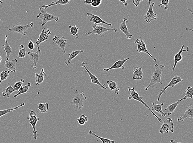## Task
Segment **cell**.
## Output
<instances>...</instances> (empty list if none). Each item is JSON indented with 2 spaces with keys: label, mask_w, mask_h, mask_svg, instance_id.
I'll return each instance as SVG.
<instances>
[{
  "label": "cell",
  "mask_w": 193,
  "mask_h": 143,
  "mask_svg": "<svg viewBox=\"0 0 193 143\" xmlns=\"http://www.w3.org/2000/svg\"><path fill=\"white\" fill-rule=\"evenodd\" d=\"M165 68L164 64L158 65L156 64L154 66L155 71L152 75L150 84L145 88V91H147L150 87H153L157 83H160L162 84L161 77L162 76V73L163 71V69Z\"/></svg>",
  "instance_id": "6da1fadb"
},
{
  "label": "cell",
  "mask_w": 193,
  "mask_h": 143,
  "mask_svg": "<svg viewBox=\"0 0 193 143\" xmlns=\"http://www.w3.org/2000/svg\"><path fill=\"white\" fill-rule=\"evenodd\" d=\"M128 90H129V91L130 92V95H129V98H128L129 99V100H135L137 101L140 102L142 103V104H143L147 108H148V109L150 111L151 113L153 114V116H155L160 123L162 122V119L160 118L159 117H158V116H157V115H156L153 112V111L151 110V109H150V107L147 105L146 103H145V102L142 100V99H143V97H142V96H139L138 93H137V91L135 90L134 87H132V88H131L130 87H128Z\"/></svg>",
  "instance_id": "7a4b0ae2"
},
{
  "label": "cell",
  "mask_w": 193,
  "mask_h": 143,
  "mask_svg": "<svg viewBox=\"0 0 193 143\" xmlns=\"http://www.w3.org/2000/svg\"><path fill=\"white\" fill-rule=\"evenodd\" d=\"M39 10L41 13H39L37 15V18L42 20V22L39 24L44 26L47 22L50 21H54L55 22H57L59 19V17L55 16L52 14L47 12L43 8H40Z\"/></svg>",
  "instance_id": "3957f363"
},
{
  "label": "cell",
  "mask_w": 193,
  "mask_h": 143,
  "mask_svg": "<svg viewBox=\"0 0 193 143\" xmlns=\"http://www.w3.org/2000/svg\"><path fill=\"white\" fill-rule=\"evenodd\" d=\"M87 99V98L85 96L83 92L80 93L78 90H76L75 91L74 97L72 99L71 104L76 106L77 109L78 111L79 110L83 108L84 107L83 102Z\"/></svg>",
  "instance_id": "277c9868"
},
{
  "label": "cell",
  "mask_w": 193,
  "mask_h": 143,
  "mask_svg": "<svg viewBox=\"0 0 193 143\" xmlns=\"http://www.w3.org/2000/svg\"><path fill=\"white\" fill-rule=\"evenodd\" d=\"M34 26V25L33 22L28 24L26 25H22L18 24L14 25L12 27L10 28L9 30L10 31L18 33L24 36H26L27 35V32H26L27 30L28 29L33 28Z\"/></svg>",
  "instance_id": "5b68a950"
},
{
  "label": "cell",
  "mask_w": 193,
  "mask_h": 143,
  "mask_svg": "<svg viewBox=\"0 0 193 143\" xmlns=\"http://www.w3.org/2000/svg\"><path fill=\"white\" fill-rule=\"evenodd\" d=\"M92 29H93V30L92 31L86 32L85 33V35L90 36L92 35V34H97V35H100L102 36L103 33L105 32L113 31L115 33L117 31V29L111 27H104L102 25H95V26L92 27Z\"/></svg>",
  "instance_id": "8992f818"
},
{
  "label": "cell",
  "mask_w": 193,
  "mask_h": 143,
  "mask_svg": "<svg viewBox=\"0 0 193 143\" xmlns=\"http://www.w3.org/2000/svg\"><path fill=\"white\" fill-rule=\"evenodd\" d=\"M169 132L171 133L174 132V123L170 118H168L164 121L163 124L161 125L159 129V133L161 134L164 133H168Z\"/></svg>",
  "instance_id": "52a82bcc"
},
{
  "label": "cell",
  "mask_w": 193,
  "mask_h": 143,
  "mask_svg": "<svg viewBox=\"0 0 193 143\" xmlns=\"http://www.w3.org/2000/svg\"><path fill=\"white\" fill-rule=\"evenodd\" d=\"M149 6L148 10L145 15H144V19L147 23H150L152 21L157 19V14L153 11V7L155 3L151 1H148Z\"/></svg>",
  "instance_id": "ba28073f"
},
{
  "label": "cell",
  "mask_w": 193,
  "mask_h": 143,
  "mask_svg": "<svg viewBox=\"0 0 193 143\" xmlns=\"http://www.w3.org/2000/svg\"><path fill=\"white\" fill-rule=\"evenodd\" d=\"M27 119L29 120L30 124L31 126L32 127L33 129V136L34 139L36 140L38 137L37 131L35 129V126L37 123L39 121L40 118L37 116L36 114L34 111H31L29 116L27 117Z\"/></svg>",
  "instance_id": "9c48e42d"
},
{
  "label": "cell",
  "mask_w": 193,
  "mask_h": 143,
  "mask_svg": "<svg viewBox=\"0 0 193 143\" xmlns=\"http://www.w3.org/2000/svg\"><path fill=\"white\" fill-rule=\"evenodd\" d=\"M134 43L137 45V51L139 53H145L149 55V56H150L154 61H157L156 58H154V57L148 51L145 41L142 39H137L135 41Z\"/></svg>",
  "instance_id": "30bf717a"
},
{
  "label": "cell",
  "mask_w": 193,
  "mask_h": 143,
  "mask_svg": "<svg viewBox=\"0 0 193 143\" xmlns=\"http://www.w3.org/2000/svg\"><path fill=\"white\" fill-rule=\"evenodd\" d=\"M183 81V79H181V77L178 76V75H176V76L174 77L171 79V81L169 83L168 85H167L166 87H164L162 90H160V91L158 95V98H157V102H159L161 96H162L163 94L165 93L166 90L167 89L168 87H174L176 85Z\"/></svg>",
  "instance_id": "8fae6325"
},
{
  "label": "cell",
  "mask_w": 193,
  "mask_h": 143,
  "mask_svg": "<svg viewBox=\"0 0 193 143\" xmlns=\"http://www.w3.org/2000/svg\"><path fill=\"white\" fill-rule=\"evenodd\" d=\"M87 64H88V63H85V62H83L81 63V66L82 67H84V68L85 69L86 71H87V74L89 75L90 78L91 79V81H92L91 83H93V84H97V85L100 86L103 89L106 90L107 88H108V87H105V84H104V85H102L100 83L99 81L98 78L96 77L95 75H93V74L87 69L86 66Z\"/></svg>",
  "instance_id": "7c38bea8"
},
{
  "label": "cell",
  "mask_w": 193,
  "mask_h": 143,
  "mask_svg": "<svg viewBox=\"0 0 193 143\" xmlns=\"http://www.w3.org/2000/svg\"><path fill=\"white\" fill-rule=\"evenodd\" d=\"M52 40L53 44L56 43L58 47L63 50V54L65 55L66 54L65 48L67 42V40L65 37L63 36L62 37H59L56 36H55L54 37L52 38Z\"/></svg>",
  "instance_id": "4fadbf2b"
},
{
  "label": "cell",
  "mask_w": 193,
  "mask_h": 143,
  "mask_svg": "<svg viewBox=\"0 0 193 143\" xmlns=\"http://www.w3.org/2000/svg\"><path fill=\"white\" fill-rule=\"evenodd\" d=\"M37 51L35 52H31L29 51L27 52L30 60L34 63V66H33V69H35L37 68V64L39 61L40 58V50L39 46H37Z\"/></svg>",
  "instance_id": "5bb4252c"
},
{
  "label": "cell",
  "mask_w": 193,
  "mask_h": 143,
  "mask_svg": "<svg viewBox=\"0 0 193 143\" xmlns=\"http://www.w3.org/2000/svg\"><path fill=\"white\" fill-rule=\"evenodd\" d=\"M51 34L49 29L44 28L42 29L41 32L40 34L39 38L37 41L35 42V44L37 46H39L41 43L47 41L49 37V36Z\"/></svg>",
  "instance_id": "9a60e30c"
},
{
  "label": "cell",
  "mask_w": 193,
  "mask_h": 143,
  "mask_svg": "<svg viewBox=\"0 0 193 143\" xmlns=\"http://www.w3.org/2000/svg\"><path fill=\"white\" fill-rule=\"evenodd\" d=\"M189 118L193 119V105L190 104L187 107L184 114L182 116L178 117L177 120L178 122H182L185 119Z\"/></svg>",
  "instance_id": "2e32d148"
},
{
  "label": "cell",
  "mask_w": 193,
  "mask_h": 143,
  "mask_svg": "<svg viewBox=\"0 0 193 143\" xmlns=\"http://www.w3.org/2000/svg\"><path fill=\"white\" fill-rule=\"evenodd\" d=\"M128 22V20L126 18H124L123 19L122 22L120 24L119 29L121 32L125 34L127 39H130L133 37V35L129 32L128 30L127 26H126V23Z\"/></svg>",
  "instance_id": "e0dca14e"
},
{
  "label": "cell",
  "mask_w": 193,
  "mask_h": 143,
  "mask_svg": "<svg viewBox=\"0 0 193 143\" xmlns=\"http://www.w3.org/2000/svg\"><path fill=\"white\" fill-rule=\"evenodd\" d=\"M87 16L92 17V18L89 19V21L91 22H93L96 25L99 24L103 23L110 26H112L111 24L107 23L105 21H104V20L102 19L100 17L98 16L95 15L94 14H92V13L87 12Z\"/></svg>",
  "instance_id": "ac0fdd59"
},
{
  "label": "cell",
  "mask_w": 193,
  "mask_h": 143,
  "mask_svg": "<svg viewBox=\"0 0 193 143\" xmlns=\"http://www.w3.org/2000/svg\"><path fill=\"white\" fill-rule=\"evenodd\" d=\"M185 47V45H183L181 46V48L179 52L178 53L174 55V67H173V71L174 72V69L176 67L177 63L178 62L181 61L182 59H183V57L182 56V53L183 52H188L189 50V46H188L187 48L185 50H184V48Z\"/></svg>",
  "instance_id": "d6986e66"
},
{
  "label": "cell",
  "mask_w": 193,
  "mask_h": 143,
  "mask_svg": "<svg viewBox=\"0 0 193 143\" xmlns=\"http://www.w3.org/2000/svg\"><path fill=\"white\" fill-rule=\"evenodd\" d=\"M129 59V58H125L124 59H120L117 62H116L111 67L109 68H105L104 69V71L108 72L111 69H114L121 68L123 69H125V67H124V64H125L126 62L128 61Z\"/></svg>",
  "instance_id": "ffe728a7"
},
{
  "label": "cell",
  "mask_w": 193,
  "mask_h": 143,
  "mask_svg": "<svg viewBox=\"0 0 193 143\" xmlns=\"http://www.w3.org/2000/svg\"><path fill=\"white\" fill-rule=\"evenodd\" d=\"M17 62H18V60L16 59H14L12 61L6 60L4 67L8 69L10 72H15L16 71L15 64Z\"/></svg>",
  "instance_id": "44dd1931"
},
{
  "label": "cell",
  "mask_w": 193,
  "mask_h": 143,
  "mask_svg": "<svg viewBox=\"0 0 193 143\" xmlns=\"http://www.w3.org/2000/svg\"><path fill=\"white\" fill-rule=\"evenodd\" d=\"M143 75L142 68L137 66L134 67L133 75V80H141L143 79Z\"/></svg>",
  "instance_id": "7402d4cb"
},
{
  "label": "cell",
  "mask_w": 193,
  "mask_h": 143,
  "mask_svg": "<svg viewBox=\"0 0 193 143\" xmlns=\"http://www.w3.org/2000/svg\"><path fill=\"white\" fill-rule=\"evenodd\" d=\"M164 105V103H162L160 104H157L156 102H153L152 104V107L150 108L152 111H155L156 112L159 113L161 116L163 117H164L165 116H167L166 114L163 112L162 110V106Z\"/></svg>",
  "instance_id": "603a6c76"
},
{
  "label": "cell",
  "mask_w": 193,
  "mask_h": 143,
  "mask_svg": "<svg viewBox=\"0 0 193 143\" xmlns=\"http://www.w3.org/2000/svg\"><path fill=\"white\" fill-rule=\"evenodd\" d=\"M8 36H5V45H2V48L4 49V51L6 53V60H8L11 54L12 53V48L8 42Z\"/></svg>",
  "instance_id": "cb8c5ba5"
},
{
  "label": "cell",
  "mask_w": 193,
  "mask_h": 143,
  "mask_svg": "<svg viewBox=\"0 0 193 143\" xmlns=\"http://www.w3.org/2000/svg\"><path fill=\"white\" fill-rule=\"evenodd\" d=\"M83 52H84V50H76V51L72 52L69 54L68 58L64 61V63L67 66H68L71 63L72 59L76 58L79 54Z\"/></svg>",
  "instance_id": "d4e9b609"
},
{
  "label": "cell",
  "mask_w": 193,
  "mask_h": 143,
  "mask_svg": "<svg viewBox=\"0 0 193 143\" xmlns=\"http://www.w3.org/2000/svg\"><path fill=\"white\" fill-rule=\"evenodd\" d=\"M181 102L182 101H181L180 100H178L176 102L173 103V104H170V105L167 108H165L164 110L165 112H166L165 113L166 114V115L168 116H170L174 112L177 106L180 104Z\"/></svg>",
  "instance_id": "484cf974"
},
{
  "label": "cell",
  "mask_w": 193,
  "mask_h": 143,
  "mask_svg": "<svg viewBox=\"0 0 193 143\" xmlns=\"http://www.w3.org/2000/svg\"><path fill=\"white\" fill-rule=\"evenodd\" d=\"M47 75L45 72L44 69H42L40 74H35V84L36 85H40L44 80V77Z\"/></svg>",
  "instance_id": "4316f807"
},
{
  "label": "cell",
  "mask_w": 193,
  "mask_h": 143,
  "mask_svg": "<svg viewBox=\"0 0 193 143\" xmlns=\"http://www.w3.org/2000/svg\"><path fill=\"white\" fill-rule=\"evenodd\" d=\"M70 2H71V1H69V0H58L57 1H55V2L53 1L50 4L48 5H44L42 6V7H43V8L46 10L47 8L50 7L55 6V5H63L68 4L70 3Z\"/></svg>",
  "instance_id": "83f0119b"
},
{
  "label": "cell",
  "mask_w": 193,
  "mask_h": 143,
  "mask_svg": "<svg viewBox=\"0 0 193 143\" xmlns=\"http://www.w3.org/2000/svg\"><path fill=\"white\" fill-rule=\"evenodd\" d=\"M107 83L108 85V88H110L111 91H114L116 95H119L120 89L118 87L116 82L111 80L107 81Z\"/></svg>",
  "instance_id": "f1b7e54d"
},
{
  "label": "cell",
  "mask_w": 193,
  "mask_h": 143,
  "mask_svg": "<svg viewBox=\"0 0 193 143\" xmlns=\"http://www.w3.org/2000/svg\"><path fill=\"white\" fill-rule=\"evenodd\" d=\"M193 87H192L189 86L187 87L185 93V96L182 99H180L181 101L186 100L187 98L193 99Z\"/></svg>",
  "instance_id": "f546056e"
},
{
  "label": "cell",
  "mask_w": 193,
  "mask_h": 143,
  "mask_svg": "<svg viewBox=\"0 0 193 143\" xmlns=\"http://www.w3.org/2000/svg\"><path fill=\"white\" fill-rule=\"evenodd\" d=\"M15 91H16L14 89V88L12 86H9L7 88H5V89L3 90V96L4 97L9 98L10 95L13 92H15Z\"/></svg>",
  "instance_id": "4dcf8cb0"
},
{
  "label": "cell",
  "mask_w": 193,
  "mask_h": 143,
  "mask_svg": "<svg viewBox=\"0 0 193 143\" xmlns=\"http://www.w3.org/2000/svg\"><path fill=\"white\" fill-rule=\"evenodd\" d=\"M31 87V83H27L26 85L24 86H22L21 87V88L20 89L19 91H18V94L14 95V98H16L17 96H19L20 95H21V94H24L26 93V92H27V91H28L29 88Z\"/></svg>",
  "instance_id": "1f68e13d"
},
{
  "label": "cell",
  "mask_w": 193,
  "mask_h": 143,
  "mask_svg": "<svg viewBox=\"0 0 193 143\" xmlns=\"http://www.w3.org/2000/svg\"><path fill=\"white\" fill-rule=\"evenodd\" d=\"M24 105V103H22L20 105L17 106L16 107H11V108L4 110H0V117L4 116V115L6 114L9 113L13 112V111L18 109V108H20V107Z\"/></svg>",
  "instance_id": "d6a6232c"
},
{
  "label": "cell",
  "mask_w": 193,
  "mask_h": 143,
  "mask_svg": "<svg viewBox=\"0 0 193 143\" xmlns=\"http://www.w3.org/2000/svg\"><path fill=\"white\" fill-rule=\"evenodd\" d=\"M88 135H90L95 136V137L98 138L100 140V141H101L103 143H115L114 140H109V139L99 137V136L96 135L94 132H92V131L91 130L88 131Z\"/></svg>",
  "instance_id": "836d02e7"
},
{
  "label": "cell",
  "mask_w": 193,
  "mask_h": 143,
  "mask_svg": "<svg viewBox=\"0 0 193 143\" xmlns=\"http://www.w3.org/2000/svg\"><path fill=\"white\" fill-rule=\"evenodd\" d=\"M48 104L47 102L44 103H39L38 104V108L39 110L40 113H47L48 111Z\"/></svg>",
  "instance_id": "e575fe53"
},
{
  "label": "cell",
  "mask_w": 193,
  "mask_h": 143,
  "mask_svg": "<svg viewBox=\"0 0 193 143\" xmlns=\"http://www.w3.org/2000/svg\"><path fill=\"white\" fill-rule=\"evenodd\" d=\"M69 28L70 29L71 35L72 36H75L77 38H79V35L78 34V32L79 29L77 27L76 25H74L73 26H71L70 25L69 26Z\"/></svg>",
  "instance_id": "d590c367"
},
{
  "label": "cell",
  "mask_w": 193,
  "mask_h": 143,
  "mask_svg": "<svg viewBox=\"0 0 193 143\" xmlns=\"http://www.w3.org/2000/svg\"><path fill=\"white\" fill-rule=\"evenodd\" d=\"M26 47L23 45H21L20 46L19 52L18 53V57L20 59L24 58L26 55Z\"/></svg>",
  "instance_id": "8d00e7d4"
},
{
  "label": "cell",
  "mask_w": 193,
  "mask_h": 143,
  "mask_svg": "<svg viewBox=\"0 0 193 143\" xmlns=\"http://www.w3.org/2000/svg\"><path fill=\"white\" fill-rule=\"evenodd\" d=\"M77 121L81 125H84L88 121V118L84 114H82L79 118L77 119Z\"/></svg>",
  "instance_id": "74e56055"
},
{
  "label": "cell",
  "mask_w": 193,
  "mask_h": 143,
  "mask_svg": "<svg viewBox=\"0 0 193 143\" xmlns=\"http://www.w3.org/2000/svg\"><path fill=\"white\" fill-rule=\"evenodd\" d=\"M10 71H5L0 73V84L3 81L6 80L9 76Z\"/></svg>",
  "instance_id": "f35d334b"
},
{
  "label": "cell",
  "mask_w": 193,
  "mask_h": 143,
  "mask_svg": "<svg viewBox=\"0 0 193 143\" xmlns=\"http://www.w3.org/2000/svg\"><path fill=\"white\" fill-rule=\"evenodd\" d=\"M24 80L23 79H21L20 81L17 82L14 85L13 88L18 92L20 89L21 88V87H22V84L24 83Z\"/></svg>",
  "instance_id": "ab89813d"
},
{
  "label": "cell",
  "mask_w": 193,
  "mask_h": 143,
  "mask_svg": "<svg viewBox=\"0 0 193 143\" xmlns=\"http://www.w3.org/2000/svg\"><path fill=\"white\" fill-rule=\"evenodd\" d=\"M169 0H162L161 1V3L158 5L159 7H162V6H164V10H167L169 8Z\"/></svg>",
  "instance_id": "60d3db41"
},
{
  "label": "cell",
  "mask_w": 193,
  "mask_h": 143,
  "mask_svg": "<svg viewBox=\"0 0 193 143\" xmlns=\"http://www.w3.org/2000/svg\"><path fill=\"white\" fill-rule=\"evenodd\" d=\"M102 2V0H93L91 5L94 8L99 7L101 4Z\"/></svg>",
  "instance_id": "b9f144b4"
},
{
  "label": "cell",
  "mask_w": 193,
  "mask_h": 143,
  "mask_svg": "<svg viewBox=\"0 0 193 143\" xmlns=\"http://www.w3.org/2000/svg\"><path fill=\"white\" fill-rule=\"evenodd\" d=\"M28 47L30 50H34L35 49V46H34V44L32 42V39H31L29 42L28 44Z\"/></svg>",
  "instance_id": "7bdbcfd3"
},
{
  "label": "cell",
  "mask_w": 193,
  "mask_h": 143,
  "mask_svg": "<svg viewBox=\"0 0 193 143\" xmlns=\"http://www.w3.org/2000/svg\"><path fill=\"white\" fill-rule=\"evenodd\" d=\"M142 0H141V1H133L132 2H133V3L134 4L136 7H137L139 6V5L140 3L142 2Z\"/></svg>",
  "instance_id": "ee69618b"
},
{
  "label": "cell",
  "mask_w": 193,
  "mask_h": 143,
  "mask_svg": "<svg viewBox=\"0 0 193 143\" xmlns=\"http://www.w3.org/2000/svg\"><path fill=\"white\" fill-rule=\"evenodd\" d=\"M93 0H86L84 1V3L86 5H91V4L93 2Z\"/></svg>",
  "instance_id": "f6af8a7d"
},
{
  "label": "cell",
  "mask_w": 193,
  "mask_h": 143,
  "mask_svg": "<svg viewBox=\"0 0 193 143\" xmlns=\"http://www.w3.org/2000/svg\"><path fill=\"white\" fill-rule=\"evenodd\" d=\"M120 1V2H122L123 4V5H124V6H125L126 7L127 6V3H126V1Z\"/></svg>",
  "instance_id": "bcb514c9"
},
{
  "label": "cell",
  "mask_w": 193,
  "mask_h": 143,
  "mask_svg": "<svg viewBox=\"0 0 193 143\" xmlns=\"http://www.w3.org/2000/svg\"><path fill=\"white\" fill-rule=\"evenodd\" d=\"M170 143H179L177 142V141H175V140H171L170 141Z\"/></svg>",
  "instance_id": "7dc6e473"
},
{
  "label": "cell",
  "mask_w": 193,
  "mask_h": 143,
  "mask_svg": "<svg viewBox=\"0 0 193 143\" xmlns=\"http://www.w3.org/2000/svg\"><path fill=\"white\" fill-rule=\"evenodd\" d=\"M186 10H188V11L190 12H191V14H192L193 15V9H188V8H186Z\"/></svg>",
  "instance_id": "c3c4849f"
},
{
  "label": "cell",
  "mask_w": 193,
  "mask_h": 143,
  "mask_svg": "<svg viewBox=\"0 0 193 143\" xmlns=\"http://www.w3.org/2000/svg\"><path fill=\"white\" fill-rule=\"evenodd\" d=\"M1 61H2V57H1V55H0V63H1Z\"/></svg>",
  "instance_id": "681fc988"
},
{
  "label": "cell",
  "mask_w": 193,
  "mask_h": 143,
  "mask_svg": "<svg viewBox=\"0 0 193 143\" xmlns=\"http://www.w3.org/2000/svg\"><path fill=\"white\" fill-rule=\"evenodd\" d=\"M3 3V1H0V6H1V5Z\"/></svg>",
  "instance_id": "f907efd6"
},
{
  "label": "cell",
  "mask_w": 193,
  "mask_h": 143,
  "mask_svg": "<svg viewBox=\"0 0 193 143\" xmlns=\"http://www.w3.org/2000/svg\"><path fill=\"white\" fill-rule=\"evenodd\" d=\"M1 19H0V21H1Z\"/></svg>",
  "instance_id": "816d5d0a"
}]
</instances>
